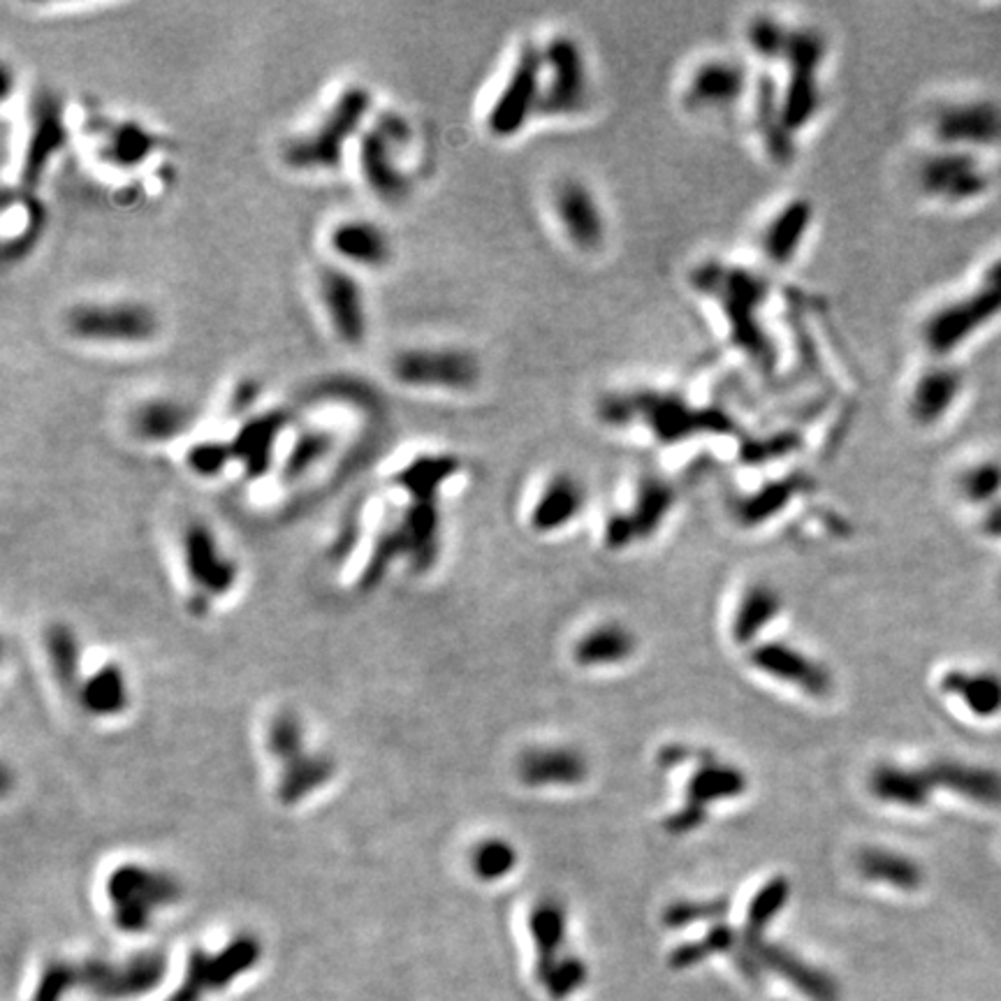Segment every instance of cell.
<instances>
[{"mask_svg": "<svg viewBox=\"0 0 1001 1001\" xmlns=\"http://www.w3.org/2000/svg\"><path fill=\"white\" fill-rule=\"evenodd\" d=\"M782 610V596L770 585H751L742 600L736 619H732V638L740 644H749L761 635V631Z\"/></svg>", "mask_w": 1001, "mask_h": 1001, "instance_id": "e575fe53", "label": "cell"}, {"mask_svg": "<svg viewBox=\"0 0 1001 1001\" xmlns=\"http://www.w3.org/2000/svg\"><path fill=\"white\" fill-rule=\"evenodd\" d=\"M182 543L186 568L191 580L199 589V598L205 600L207 596H220L235 585L237 568L230 559H226V554L220 552L214 531L207 524L191 522L184 529Z\"/></svg>", "mask_w": 1001, "mask_h": 1001, "instance_id": "7402d4cb", "label": "cell"}, {"mask_svg": "<svg viewBox=\"0 0 1001 1001\" xmlns=\"http://www.w3.org/2000/svg\"><path fill=\"white\" fill-rule=\"evenodd\" d=\"M960 492L971 503H986L1001 492V464L994 459L978 461L960 476Z\"/></svg>", "mask_w": 1001, "mask_h": 1001, "instance_id": "bcb514c9", "label": "cell"}, {"mask_svg": "<svg viewBox=\"0 0 1001 1001\" xmlns=\"http://www.w3.org/2000/svg\"><path fill=\"white\" fill-rule=\"evenodd\" d=\"M47 650L52 656V665L63 684H73L77 682V667H79V648H77V638L73 635L70 629L56 627L50 631L47 640Z\"/></svg>", "mask_w": 1001, "mask_h": 1001, "instance_id": "c3c4849f", "label": "cell"}, {"mask_svg": "<svg viewBox=\"0 0 1001 1001\" xmlns=\"http://www.w3.org/2000/svg\"><path fill=\"white\" fill-rule=\"evenodd\" d=\"M520 856L513 844L505 839H485L474 849L471 867L478 879L499 881L515 870Z\"/></svg>", "mask_w": 1001, "mask_h": 1001, "instance_id": "ee69618b", "label": "cell"}, {"mask_svg": "<svg viewBox=\"0 0 1001 1001\" xmlns=\"http://www.w3.org/2000/svg\"><path fill=\"white\" fill-rule=\"evenodd\" d=\"M675 489L667 480L656 476L642 478L635 492V505L629 510V515L638 529L640 538H648L663 524V520L671 513L675 505Z\"/></svg>", "mask_w": 1001, "mask_h": 1001, "instance_id": "8d00e7d4", "label": "cell"}, {"mask_svg": "<svg viewBox=\"0 0 1001 1001\" xmlns=\"http://www.w3.org/2000/svg\"><path fill=\"white\" fill-rule=\"evenodd\" d=\"M585 503H587L585 485L570 474H556L545 482L538 501L533 503L529 522L533 531L538 533L564 529L583 513Z\"/></svg>", "mask_w": 1001, "mask_h": 1001, "instance_id": "484cf974", "label": "cell"}, {"mask_svg": "<svg viewBox=\"0 0 1001 1001\" xmlns=\"http://www.w3.org/2000/svg\"><path fill=\"white\" fill-rule=\"evenodd\" d=\"M826 61V37L809 26H793L782 65L786 81L779 88V105L793 135L803 132L820 109V65Z\"/></svg>", "mask_w": 1001, "mask_h": 1001, "instance_id": "9c48e42d", "label": "cell"}, {"mask_svg": "<svg viewBox=\"0 0 1001 1001\" xmlns=\"http://www.w3.org/2000/svg\"><path fill=\"white\" fill-rule=\"evenodd\" d=\"M763 279V276H761ZM759 276H753L747 270L738 266H715L703 264L696 274V281L703 285V291L715 295L721 308L730 318V334L736 341L747 348L751 355H759L763 350V339L759 334V320H755V311L763 306L768 295V287Z\"/></svg>", "mask_w": 1001, "mask_h": 1001, "instance_id": "8fae6325", "label": "cell"}, {"mask_svg": "<svg viewBox=\"0 0 1001 1001\" xmlns=\"http://www.w3.org/2000/svg\"><path fill=\"white\" fill-rule=\"evenodd\" d=\"M543 102L541 117L575 119L591 105L594 81L583 44L570 33H554L541 44Z\"/></svg>", "mask_w": 1001, "mask_h": 1001, "instance_id": "277c9868", "label": "cell"}, {"mask_svg": "<svg viewBox=\"0 0 1001 1001\" xmlns=\"http://www.w3.org/2000/svg\"><path fill=\"white\" fill-rule=\"evenodd\" d=\"M409 123L399 115L376 117L355 144L367 188L388 205H402L411 193V176L399 163V149L409 142Z\"/></svg>", "mask_w": 1001, "mask_h": 1001, "instance_id": "ba28073f", "label": "cell"}, {"mask_svg": "<svg viewBox=\"0 0 1001 1001\" xmlns=\"http://www.w3.org/2000/svg\"><path fill=\"white\" fill-rule=\"evenodd\" d=\"M793 26L774 14H755L744 31L749 52L763 63H782L788 50Z\"/></svg>", "mask_w": 1001, "mask_h": 1001, "instance_id": "ab89813d", "label": "cell"}, {"mask_svg": "<svg viewBox=\"0 0 1001 1001\" xmlns=\"http://www.w3.org/2000/svg\"><path fill=\"white\" fill-rule=\"evenodd\" d=\"M688 755H692V749H688V747H684V744H667L659 753V763L663 768H677V765H682L688 759Z\"/></svg>", "mask_w": 1001, "mask_h": 1001, "instance_id": "db71d44e", "label": "cell"}, {"mask_svg": "<svg viewBox=\"0 0 1001 1001\" xmlns=\"http://www.w3.org/2000/svg\"><path fill=\"white\" fill-rule=\"evenodd\" d=\"M916 182L927 197L946 205L976 203L992 186L990 172L973 151L944 146L923 155Z\"/></svg>", "mask_w": 1001, "mask_h": 1001, "instance_id": "7c38bea8", "label": "cell"}, {"mask_svg": "<svg viewBox=\"0 0 1001 1001\" xmlns=\"http://www.w3.org/2000/svg\"><path fill=\"white\" fill-rule=\"evenodd\" d=\"M858 872L867 881L888 883L900 890H916L923 883V870L916 860L888 849H862L858 856Z\"/></svg>", "mask_w": 1001, "mask_h": 1001, "instance_id": "836d02e7", "label": "cell"}, {"mask_svg": "<svg viewBox=\"0 0 1001 1001\" xmlns=\"http://www.w3.org/2000/svg\"><path fill=\"white\" fill-rule=\"evenodd\" d=\"M186 466L199 478H216L235 461L230 440L205 438L193 443L186 450Z\"/></svg>", "mask_w": 1001, "mask_h": 1001, "instance_id": "f6af8a7d", "label": "cell"}, {"mask_svg": "<svg viewBox=\"0 0 1001 1001\" xmlns=\"http://www.w3.org/2000/svg\"><path fill=\"white\" fill-rule=\"evenodd\" d=\"M63 327L81 344L132 348L159 337L161 316L144 300H88L65 311Z\"/></svg>", "mask_w": 1001, "mask_h": 1001, "instance_id": "7a4b0ae2", "label": "cell"}, {"mask_svg": "<svg viewBox=\"0 0 1001 1001\" xmlns=\"http://www.w3.org/2000/svg\"><path fill=\"white\" fill-rule=\"evenodd\" d=\"M585 976H587V969H585L583 960L562 958V960H556L541 978L550 986L552 994L564 997V994L573 992L575 988H580Z\"/></svg>", "mask_w": 1001, "mask_h": 1001, "instance_id": "f907efd6", "label": "cell"}, {"mask_svg": "<svg viewBox=\"0 0 1001 1001\" xmlns=\"http://www.w3.org/2000/svg\"><path fill=\"white\" fill-rule=\"evenodd\" d=\"M747 791V774L728 763H719L715 759L700 761L698 770L692 774L686 784V803H694L698 807H709L711 803H721V799L740 797Z\"/></svg>", "mask_w": 1001, "mask_h": 1001, "instance_id": "f546056e", "label": "cell"}, {"mask_svg": "<svg viewBox=\"0 0 1001 1001\" xmlns=\"http://www.w3.org/2000/svg\"><path fill=\"white\" fill-rule=\"evenodd\" d=\"M79 694L84 707L98 717L119 715L128 703L126 679L117 665H105L100 673H96L79 688Z\"/></svg>", "mask_w": 1001, "mask_h": 1001, "instance_id": "f35d334b", "label": "cell"}, {"mask_svg": "<svg viewBox=\"0 0 1001 1001\" xmlns=\"http://www.w3.org/2000/svg\"><path fill=\"white\" fill-rule=\"evenodd\" d=\"M751 91L749 73L736 56H705L682 84V102L694 115H728Z\"/></svg>", "mask_w": 1001, "mask_h": 1001, "instance_id": "4fadbf2b", "label": "cell"}, {"mask_svg": "<svg viewBox=\"0 0 1001 1001\" xmlns=\"http://www.w3.org/2000/svg\"><path fill=\"white\" fill-rule=\"evenodd\" d=\"M598 413L610 425H633L642 422L656 434L659 440L673 443L684 436H694L707 429L719 427L721 420L703 413L684 404L679 396L659 394V392H631V394H610L598 404Z\"/></svg>", "mask_w": 1001, "mask_h": 1001, "instance_id": "5b68a950", "label": "cell"}, {"mask_svg": "<svg viewBox=\"0 0 1001 1001\" xmlns=\"http://www.w3.org/2000/svg\"><path fill=\"white\" fill-rule=\"evenodd\" d=\"M934 786H946L953 793H960L983 805L1001 803V779L988 770L967 768L958 763H934L927 770Z\"/></svg>", "mask_w": 1001, "mask_h": 1001, "instance_id": "1f68e13d", "label": "cell"}, {"mask_svg": "<svg viewBox=\"0 0 1001 1001\" xmlns=\"http://www.w3.org/2000/svg\"><path fill=\"white\" fill-rule=\"evenodd\" d=\"M638 529L629 513H614L606 522V545L610 550H621L638 541Z\"/></svg>", "mask_w": 1001, "mask_h": 1001, "instance_id": "816d5d0a", "label": "cell"}, {"mask_svg": "<svg viewBox=\"0 0 1001 1001\" xmlns=\"http://www.w3.org/2000/svg\"><path fill=\"white\" fill-rule=\"evenodd\" d=\"M932 135L944 149H992L1001 144V105L988 98L942 105L932 117Z\"/></svg>", "mask_w": 1001, "mask_h": 1001, "instance_id": "2e32d148", "label": "cell"}, {"mask_svg": "<svg viewBox=\"0 0 1001 1001\" xmlns=\"http://www.w3.org/2000/svg\"><path fill=\"white\" fill-rule=\"evenodd\" d=\"M159 149V135L135 119L115 121L102 132V159L119 170L144 165Z\"/></svg>", "mask_w": 1001, "mask_h": 1001, "instance_id": "83f0119b", "label": "cell"}, {"mask_svg": "<svg viewBox=\"0 0 1001 1001\" xmlns=\"http://www.w3.org/2000/svg\"><path fill=\"white\" fill-rule=\"evenodd\" d=\"M529 927L533 934V942L541 953L538 971L541 976L556 962V953L564 946L566 939V908L556 900H543L531 911Z\"/></svg>", "mask_w": 1001, "mask_h": 1001, "instance_id": "74e56055", "label": "cell"}, {"mask_svg": "<svg viewBox=\"0 0 1001 1001\" xmlns=\"http://www.w3.org/2000/svg\"><path fill=\"white\" fill-rule=\"evenodd\" d=\"M291 427V415L283 409H266L249 415L230 438L235 461L249 478H262L279 459V443Z\"/></svg>", "mask_w": 1001, "mask_h": 1001, "instance_id": "ac0fdd59", "label": "cell"}, {"mask_svg": "<svg viewBox=\"0 0 1001 1001\" xmlns=\"http://www.w3.org/2000/svg\"><path fill=\"white\" fill-rule=\"evenodd\" d=\"M934 788L927 770H906L900 765H877L870 774V791L877 799L900 807H923Z\"/></svg>", "mask_w": 1001, "mask_h": 1001, "instance_id": "f1b7e54d", "label": "cell"}, {"mask_svg": "<svg viewBox=\"0 0 1001 1001\" xmlns=\"http://www.w3.org/2000/svg\"><path fill=\"white\" fill-rule=\"evenodd\" d=\"M68 144V123L61 98L47 88L33 94L29 107V135L21 159V184L35 188L52 161Z\"/></svg>", "mask_w": 1001, "mask_h": 1001, "instance_id": "e0dca14e", "label": "cell"}, {"mask_svg": "<svg viewBox=\"0 0 1001 1001\" xmlns=\"http://www.w3.org/2000/svg\"><path fill=\"white\" fill-rule=\"evenodd\" d=\"M942 688L950 696H958L978 717H992L1001 711V679L990 673L969 675L950 671L944 675Z\"/></svg>", "mask_w": 1001, "mask_h": 1001, "instance_id": "d590c367", "label": "cell"}, {"mask_svg": "<svg viewBox=\"0 0 1001 1001\" xmlns=\"http://www.w3.org/2000/svg\"><path fill=\"white\" fill-rule=\"evenodd\" d=\"M518 774L531 788L575 786L589 774L587 755L573 747H533L520 755Z\"/></svg>", "mask_w": 1001, "mask_h": 1001, "instance_id": "d4e9b609", "label": "cell"}, {"mask_svg": "<svg viewBox=\"0 0 1001 1001\" xmlns=\"http://www.w3.org/2000/svg\"><path fill=\"white\" fill-rule=\"evenodd\" d=\"M791 897V883L786 877H774L770 879L759 893L753 895L749 911H747V934H753L759 937L761 929L776 916L782 914V908L786 906Z\"/></svg>", "mask_w": 1001, "mask_h": 1001, "instance_id": "7bdbcfd3", "label": "cell"}, {"mask_svg": "<svg viewBox=\"0 0 1001 1001\" xmlns=\"http://www.w3.org/2000/svg\"><path fill=\"white\" fill-rule=\"evenodd\" d=\"M331 763L323 755L302 753L300 759L285 763L283 782H281V799L283 803H297L302 795L311 793L314 788L323 786L331 776Z\"/></svg>", "mask_w": 1001, "mask_h": 1001, "instance_id": "60d3db41", "label": "cell"}, {"mask_svg": "<svg viewBox=\"0 0 1001 1001\" xmlns=\"http://www.w3.org/2000/svg\"><path fill=\"white\" fill-rule=\"evenodd\" d=\"M323 314L341 344L362 346L369 337V306L362 281L344 264H325L318 272Z\"/></svg>", "mask_w": 1001, "mask_h": 1001, "instance_id": "9a60e30c", "label": "cell"}, {"mask_svg": "<svg viewBox=\"0 0 1001 1001\" xmlns=\"http://www.w3.org/2000/svg\"><path fill=\"white\" fill-rule=\"evenodd\" d=\"M635 635L621 624H600L575 644V661L587 667L624 663L635 652Z\"/></svg>", "mask_w": 1001, "mask_h": 1001, "instance_id": "d6a6232c", "label": "cell"}, {"mask_svg": "<svg viewBox=\"0 0 1001 1001\" xmlns=\"http://www.w3.org/2000/svg\"><path fill=\"white\" fill-rule=\"evenodd\" d=\"M550 214L568 247L580 255H596L608 247V214L598 193L580 176H559L547 195Z\"/></svg>", "mask_w": 1001, "mask_h": 1001, "instance_id": "30bf717a", "label": "cell"}, {"mask_svg": "<svg viewBox=\"0 0 1001 1001\" xmlns=\"http://www.w3.org/2000/svg\"><path fill=\"white\" fill-rule=\"evenodd\" d=\"M195 425V411L184 399L176 396H146L132 406L128 427L142 443H172L182 438Z\"/></svg>", "mask_w": 1001, "mask_h": 1001, "instance_id": "cb8c5ba5", "label": "cell"}, {"mask_svg": "<svg viewBox=\"0 0 1001 1001\" xmlns=\"http://www.w3.org/2000/svg\"><path fill=\"white\" fill-rule=\"evenodd\" d=\"M749 659L761 673L793 684L799 692L814 698L828 696L833 688V677L826 671V665L791 648L786 642H763L751 650Z\"/></svg>", "mask_w": 1001, "mask_h": 1001, "instance_id": "44dd1931", "label": "cell"}, {"mask_svg": "<svg viewBox=\"0 0 1001 1001\" xmlns=\"http://www.w3.org/2000/svg\"><path fill=\"white\" fill-rule=\"evenodd\" d=\"M814 207L809 199L793 197L779 207L759 232V251L772 266H788L803 251L812 230Z\"/></svg>", "mask_w": 1001, "mask_h": 1001, "instance_id": "603a6c76", "label": "cell"}, {"mask_svg": "<svg viewBox=\"0 0 1001 1001\" xmlns=\"http://www.w3.org/2000/svg\"><path fill=\"white\" fill-rule=\"evenodd\" d=\"M459 469V459L448 453H422L394 474V485L417 503H438L443 485L457 476Z\"/></svg>", "mask_w": 1001, "mask_h": 1001, "instance_id": "4316f807", "label": "cell"}, {"mask_svg": "<svg viewBox=\"0 0 1001 1001\" xmlns=\"http://www.w3.org/2000/svg\"><path fill=\"white\" fill-rule=\"evenodd\" d=\"M965 392V373L950 362H937L923 369L906 394V413L918 427H934L960 402Z\"/></svg>", "mask_w": 1001, "mask_h": 1001, "instance_id": "ffe728a7", "label": "cell"}, {"mask_svg": "<svg viewBox=\"0 0 1001 1001\" xmlns=\"http://www.w3.org/2000/svg\"><path fill=\"white\" fill-rule=\"evenodd\" d=\"M705 820H707L705 807H698L694 803H684L682 809H677L675 814L665 818V830L673 835H686V833L700 828Z\"/></svg>", "mask_w": 1001, "mask_h": 1001, "instance_id": "f5cc1de1", "label": "cell"}, {"mask_svg": "<svg viewBox=\"0 0 1001 1001\" xmlns=\"http://www.w3.org/2000/svg\"><path fill=\"white\" fill-rule=\"evenodd\" d=\"M327 247L337 264L348 270H383L392 260V239L371 218L352 216L337 220L327 232Z\"/></svg>", "mask_w": 1001, "mask_h": 1001, "instance_id": "d6986e66", "label": "cell"}, {"mask_svg": "<svg viewBox=\"0 0 1001 1001\" xmlns=\"http://www.w3.org/2000/svg\"><path fill=\"white\" fill-rule=\"evenodd\" d=\"M390 373L399 385L422 392H469L482 378L474 350L459 346H411L392 355Z\"/></svg>", "mask_w": 1001, "mask_h": 1001, "instance_id": "52a82bcc", "label": "cell"}, {"mask_svg": "<svg viewBox=\"0 0 1001 1001\" xmlns=\"http://www.w3.org/2000/svg\"><path fill=\"white\" fill-rule=\"evenodd\" d=\"M999 316L1001 258L988 266L973 291L932 311L921 325V341L934 358H946Z\"/></svg>", "mask_w": 1001, "mask_h": 1001, "instance_id": "3957f363", "label": "cell"}, {"mask_svg": "<svg viewBox=\"0 0 1001 1001\" xmlns=\"http://www.w3.org/2000/svg\"><path fill=\"white\" fill-rule=\"evenodd\" d=\"M371 109L373 98L365 86H346L316 126L283 144V163L297 172L339 170L348 149L358 144L371 123Z\"/></svg>", "mask_w": 1001, "mask_h": 1001, "instance_id": "6da1fadb", "label": "cell"}, {"mask_svg": "<svg viewBox=\"0 0 1001 1001\" xmlns=\"http://www.w3.org/2000/svg\"><path fill=\"white\" fill-rule=\"evenodd\" d=\"M799 487H803L799 485V478H786L763 487L761 492H755L753 497L740 499L736 503L738 522L744 526H755L765 522L768 518L779 513L795 492H799Z\"/></svg>", "mask_w": 1001, "mask_h": 1001, "instance_id": "b9f144b4", "label": "cell"}, {"mask_svg": "<svg viewBox=\"0 0 1001 1001\" xmlns=\"http://www.w3.org/2000/svg\"><path fill=\"white\" fill-rule=\"evenodd\" d=\"M736 946V932H732L728 925H715L707 937L694 944H684L673 953V965L675 967H692L700 962L703 958H709L715 953H723Z\"/></svg>", "mask_w": 1001, "mask_h": 1001, "instance_id": "7dc6e473", "label": "cell"}, {"mask_svg": "<svg viewBox=\"0 0 1001 1001\" xmlns=\"http://www.w3.org/2000/svg\"><path fill=\"white\" fill-rule=\"evenodd\" d=\"M543 54L541 44L524 42L485 115V128L497 140H513L541 117Z\"/></svg>", "mask_w": 1001, "mask_h": 1001, "instance_id": "8992f818", "label": "cell"}, {"mask_svg": "<svg viewBox=\"0 0 1001 1001\" xmlns=\"http://www.w3.org/2000/svg\"><path fill=\"white\" fill-rule=\"evenodd\" d=\"M107 897L115 906L121 929L138 932L151 921L153 911L179 897V885L167 874L140 864H123L109 877Z\"/></svg>", "mask_w": 1001, "mask_h": 1001, "instance_id": "5bb4252c", "label": "cell"}, {"mask_svg": "<svg viewBox=\"0 0 1001 1001\" xmlns=\"http://www.w3.org/2000/svg\"><path fill=\"white\" fill-rule=\"evenodd\" d=\"M728 914V900L717 897L709 902H675L665 908L663 923L671 927H684L698 921H717Z\"/></svg>", "mask_w": 1001, "mask_h": 1001, "instance_id": "681fc988", "label": "cell"}, {"mask_svg": "<svg viewBox=\"0 0 1001 1001\" xmlns=\"http://www.w3.org/2000/svg\"><path fill=\"white\" fill-rule=\"evenodd\" d=\"M337 448V434L325 425H306L297 429L281 459V474L285 480H300L325 461Z\"/></svg>", "mask_w": 1001, "mask_h": 1001, "instance_id": "4dcf8cb0", "label": "cell"}]
</instances>
